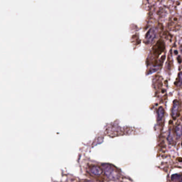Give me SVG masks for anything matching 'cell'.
<instances>
[{
  "mask_svg": "<svg viewBox=\"0 0 182 182\" xmlns=\"http://www.w3.org/2000/svg\"><path fill=\"white\" fill-rule=\"evenodd\" d=\"M156 36V30L154 28H152L149 30L148 33H147L146 36V39L148 42H151L155 39Z\"/></svg>",
  "mask_w": 182,
  "mask_h": 182,
  "instance_id": "cell-2",
  "label": "cell"
},
{
  "mask_svg": "<svg viewBox=\"0 0 182 182\" xmlns=\"http://www.w3.org/2000/svg\"><path fill=\"white\" fill-rule=\"evenodd\" d=\"M103 168L105 171V174L110 179H116L118 178V173L112 165L105 164L103 165Z\"/></svg>",
  "mask_w": 182,
  "mask_h": 182,
  "instance_id": "cell-1",
  "label": "cell"
},
{
  "mask_svg": "<svg viewBox=\"0 0 182 182\" xmlns=\"http://www.w3.org/2000/svg\"><path fill=\"white\" fill-rule=\"evenodd\" d=\"M173 136L171 135V134L170 133V134H169V135L168 137L169 142H171L172 141H173Z\"/></svg>",
  "mask_w": 182,
  "mask_h": 182,
  "instance_id": "cell-8",
  "label": "cell"
},
{
  "mask_svg": "<svg viewBox=\"0 0 182 182\" xmlns=\"http://www.w3.org/2000/svg\"><path fill=\"white\" fill-rule=\"evenodd\" d=\"M178 107H179V102L178 101L175 100L173 104V109H172V116L174 118H175V117L176 116Z\"/></svg>",
  "mask_w": 182,
  "mask_h": 182,
  "instance_id": "cell-4",
  "label": "cell"
},
{
  "mask_svg": "<svg viewBox=\"0 0 182 182\" xmlns=\"http://www.w3.org/2000/svg\"><path fill=\"white\" fill-rule=\"evenodd\" d=\"M182 83V72H181L178 75V80L177 81V84H181Z\"/></svg>",
  "mask_w": 182,
  "mask_h": 182,
  "instance_id": "cell-7",
  "label": "cell"
},
{
  "mask_svg": "<svg viewBox=\"0 0 182 182\" xmlns=\"http://www.w3.org/2000/svg\"><path fill=\"white\" fill-rule=\"evenodd\" d=\"M176 132L177 136L178 137H181L182 135V126H177L176 128Z\"/></svg>",
  "mask_w": 182,
  "mask_h": 182,
  "instance_id": "cell-6",
  "label": "cell"
},
{
  "mask_svg": "<svg viewBox=\"0 0 182 182\" xmlns=\"http://www.w3.org/2000/svg\"><path fill=\"white\" fill-rule=\"evenodd\" d=\"M92 182V181H85V182Z\"/></svg>",
  "mask_w": 182,
  "mask_h": 182,
  "instance_id": "cell-9",
  "label": "cell"
},
{
  "mask_svg": "<svg viewBox=\"0 0 182 182\" xmlns=\"http://www.w3.org/2000/svg\"><path fill=\"white\" fill-rule=\"evenodd\" d=\"M164 116V110L162 107L159 108L157 112V120H161Z\"/></svg>",
  "mask_w": 182,
  "mask_h": 182,
  "instance_id": "cell-5",
  "label": "cell"
},
{
  "mask_svg": "<svg viewBox=\"0 0 182 182\" xmlns=\"http://www.w3.org/2000/svg\"><path fill=\"white\" fill-rule=\"evenodd\" d=\"M89 170L90 173H91V174H94L95 175H99L100 174H101L102 171L100 168L96 165H94L90 167Z\"/></svg>",
  "mask_w": 182,
  "mask_h": 182,
  "instance_id": "cell-3",
  "label": "cell"
}]
</instances>
